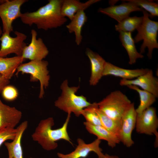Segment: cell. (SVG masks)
Instances as JSON below:
<instances>
[{"mask_svg": "<svg viewBox=\"0 0 158 158\" xmlns=\"http://www.w3.org/2000/svg\"><path fill=\"white\" fill-rule=\"evenodd\" d=\"M97 106V103H92L83 110L81 115L84 117L86 122L92 125L101 126L100 118L96 111Z\"/></svg>", "mask_w": 158, "mask_h": 158, "instance_id": "27", "label": "cell"}, {"mask_svg": "<svg viewBox=\"0 0 158 158\" xmlns=\"http://www.w3.org/2000/svg\"><path fill=\"white\" fill-rule=\"evenodd\" d=\"M28 126L27 121L22 123L16 128L17 132L14 139L11 142H6L4 145L8 153V158H23L21 145L23 134Z\"/></svg>", "mask_w": 158, "mask_h": 158, "instance_id": "18", "label": "cell"}, {"mask_svg": "<svg viewBox=\"0 0 158 158\" xmlns=\"http://www.w3.org/2000/svg\"><path fill=\"white\" fill-rule=\"evenodd\" d=\"M123 1H129L134 3L150 14L149 16L152 17L158 16V4L152 1L146 0H127Z\"/></svg>", "mask_w": 158, "mask_h": 158, "instance_id": "28", "label": "cell"}, {"mask_svg": "<svg viewBox=\"0 0 158 158\" xmlns=\"http://www.w3.org/2000/svg\"><path fill=\"white\" fill-rule=\"evenodd\" d=\"M78 145L73 151L67 154L58 152L57 155L59 158H85L91 152L95 153L98 158H103L104 154L99 145L101 140L97 138L92 142L86 143L82 139L79 138L77 139Z\"/></svg>", "mask_w": 158, "mask_h": 158, "instance_id": "12", "label": "cell"}, {"mask_svg": "<svg viewBox=\"0 0 158 158\" xmlns=\"http://www.w3.org/2000/svg\"><path fill=\"white\" fill-rule=\"evenodd\" d=\"M119 32L120 40L126 49L129 57V64H133L136 62L138 59L143 58V55L138 52L136 49L131 32Z\"/></svg>", "mask_w": 158, "mask_h": 158, "instance_id": "22", "label": "cell"}, {"mask_svg": "<svg viewBox=\"0 0 158 158\" xmlns=\"http://www.w3.org/2000/svg\"><path fill=\"white\" fill-rule=\"evenodd\" d=\"M31 33L30 42L24 48L21 56L24 59L30 61L43 60L49 54L48 48L41 38L37 39V33L35 30L32 29Z\"/></svg>", "mask_w": 158, "mask_h": 158, "instance_id": "11", "label": "cell"}, {"mask_svg": "<svg viewBox=\"0 0 158 158\" xmlns=\"http://www.w3.org/2000/svg\"><path fill=\"white\" fill-rule=\"evenodd\" d=\"M3 98L8 101H13L16 99L18 96L17 89L14 86L7 85L5 86L1 92Z\"/></svg>", "mask_w": 158, "mask_h": 158, "instance_id": "29", "label": "cell"}, {"mask_svg": "<svg viewBox=\"0 0 158 158\" xmlns=\"http://www.w3.org/2000/svg\"><path fill=\"white\" fill-rule=\"evenodd\" d=\"M17 132L16 128H7L0 130V147L2 144L7 140H13Z\"/></svg>", "mask_w": 158, "mask_h": 158, "instance_id": "30", "label": "cell"}, {"mask_svg": "<svg viewBox=\"0 0 158 158\" xmlns=\"http://www.w3.org/2000/svg\"><path fill=\"white\" fill-rule=\"evenodd\" d=\"M79 87V86L70 87L68 80H64L60 86L61 95L55 102V106L68 114L73 113L76 116H80L83 110L92 103L84 96L76 94Z\"/></svg>", "mask_w": 158, "mask_h": 158, "instance_id": "3", "label": "cell"}, {"mask_svg": "<svg viewBox=\"0 0 158 158\" xmlns=\"http://www.w3.org/2000/svg\"><path fill=\"white\" fill-rule=\"evenodd\" d=\"M143 19V16H129L115 25V30L119 32H132L139 27L142 22Z\"/></svg>", "mask_w": 158, "mask_h": 158, "instance_id": "25", "label": "cell"}, {"mask_svg": "<svg viewBox=\"0 0 158 158\" xmlns=\"http://www.w3.org/2000/svg\"><path fill=\"white\" fill-rule=\"evenodd\" d=\"M103 158H120L116 155H110L107 154H104Z\"/></svg>", "mask_w": 158, "mask_h": 158, "instance_id": "32", "label": "cell"}, {"mask_svg": "<svg viewBox=\"0 0 158 158\" xmlns=\"http://www.w3.org/2000/svg\"><path fill=\"white\" fill-rule=\"evenodd\" d=\"M121 86L133 85L141 87L158 97V79L153 75L152 69H148L144 74L130 80L121 79L119 82Z\"/></svg>", "mask_w": 158, "mask_h": 158, "instance_id": "13", "label": "cell"}, {"mask_svg": "<svg viewBox=\"0 0 158 158\" xmlns=\"http://www.w3.org/2000/svg\"><path fill=\"white\" fill-rule=\"evenodd\" d=\"M97 103L99 109L105 114L113 120L121 121L132 103L125 94L117 90L111 92Z\"/></svg>", "mask_w": 158, "mask_h": 158, "instance_id": "5", "label": "cell"}, {"mask_svg": "<svg viewBox=\"0 0 158 158\" xmlns=\"http://www.w3.org/2000/svg\"><path fill=\"white\" fill-rule=\"evenodd\" d=\"M148 69L143 68L134 69H124L106 61L104 66L103 76L111 75L121 78L123 79L130 80L144 74Z\"/></svg>", "mask_w": 158, "mask_h": 158, "instance_id": "17", "label": "cell"}, {"mask_svg": "<svg viewBox=\"0 0 158 158\" xmlns=\"http://www.w3.org/2000/svg\"><path fill=\"white\" fill-rule=\"evenodd\" d=\"M9 83V79L0 74V93L1 92L4 88L8 85Z\"/></svg>", "mask_w": 158, "mask_h": 158, "instance_id": "31", "label": "cell"}, {"mask_svg": "<svg viewBox=\"0 0 158 158\" xmlns=\"http://www.w3.org/2000/svg\"><path fill=\"white\" fill-rule=\"evenodd\" d=\"M127 2H124L119 5H112L105 8H99L98 11L114 19L119 23L129 17L131 12L142 11L143 9L133 3Z\"/></svg>", "mask_w": 158, "mask_h": 158, "instance_id": "14", "label": "cell"}, {"mask_svg": "<svg viewBox=\"0 0 158 158\" xmlns=\"http://www.w3.org/2000/svg\"><path fill=\"white\" fill-rule=\"evenodd\" d=\"M129 88L135 90L138 93L140 103L135 110L137 114H140L143 111L151 107L156 101L157 97L153 95L146 91L141 89L133 85L127 86Z\"/></svg>", "mask_w": 158, "mask_h": 158, "instance_id": "24", "label": "cell"}, {"mask_svg": "<svg viewBox=\"0 0 158 158\" xmlns=\"http://www.w3.org/2000/svg\"><path fill=\"white\" fill-rule=\"evenodd\" d=\"M142 12L143 14V20L137 29V34L133 39L135 43L143 40L139 53L142 54L144 53L145 49L147 48L148 52L147 56L150 59L152 58L154 49L158 48L157 40L158 22L150 19L149 15L144 9Z\"/></svg>", "mask_w": 158, "mask_h": 158, "instance_id": "4", "label": "cell"}, {"mask_svg": "<svg viewBox=\"0 0 158 158\" xmlns=\"http://www.w3.org/2000/svg\"><path fill=\"white\" fill-rule=\"evenodd\" d=\"M86 54L89 59L91 66V75L90 84L95 86L98 83L103 76L106 61L98 54L89 48L86 50Z\"/></svg>", "mask_w": 158, "mask_h": 158, "instance_id": "16", "label": "cell"}, {"mask_svg": "<svg viewBox=\"0 0 158 158\" xmlns=\"http://www.w3.org/2000/svg\"><path fill=\"white\" fill-rule=\"evenodd\" d=\"M71 114H68L66 121L61 128L52 129L54 125L52 117L41 120L32 134L33 140L37 141L44 150L50 151L56 149L58 145L56 141L63 140L72 144L67 132V127Z\"/></svg>", "mask_w": 158, "mask_h": 158, "instance_id": "2", "label": "cell"}, {"mask_svg": "<svg viewBox=\"0 0 158 158\" xmlns=\"http://www.w3.org/2000/svg\"><path fill=\"white\" fill-rule=\"evenodd\" d=\"M27 0H0V18L2 24L3 32L10 34L13 31L12 23L20 17L22 6Z\"/></svg>", "mask_w": 158, "mask_h": 158, "instance_id": "7", "label": "cell"}, {"mask_svg": "<svg viewBox=\"0 0 158 158\" xmlns=\"http://www.w3.org/2000/svg\"><path fill=\"white\" fill-rule=\"evenodd\" d=\"M16 36L12 37L9 33L3 32L0 37V57H5L8 55L14 54L21 56L23 50L27 45L24 41L27 36L18 31L14 32Z\"/></svg>", "mask_w": 158, "mask_h": 158, "instance_id": "8", "label": "cell"}, {"mask_svg": "<svg viewBox=\"0 0 158 158\" xmlns=\"http://www.w3.org/2000/svg\"><path fill=\"white\" fill-rule=\"evenodd\" d=\"M2 32V30L1 29V28L0 26V37H1V35L3 33Z\"/></svg>", "mask_w": 158, "mask_h": 158, "instance_id": "33", "label": "cell"}, {"mask_svg": "<svg viewBox=\"0 0 158 158\" xmlns=\"http://www.w3.org/2000/svg\"><path fill=\"white\" fill-rule=\"evenodd\" d=\"M87 130L90 134L94 135L100 140L106 141L108 145L113 148L120 143L118 138L101 126L95 125L86 121L84 122Z\"/></svg>", "mask_w": 158, "mask_h": 158, "instance_id": "20", "label": "cell"}, {"mask_svg": "<svg viewBox=\"0 0 158 158\" xmlns=\"http://www.w3.org/2000/svg\"><path fill=\"white\" fill-rule=\"evenodd\" d=\"M96 111L100 118L101 126L118 138L121 121L115 120L109 117L100 111L98 106Z\"/></svg>", "mask_w": 158, "mask_h": 158, "instance_id": "26", "label": "cell"}, {"mask_svg": "<svg viewBox=\"0 0 158 158\" xmlns=\"http://www.w3.org/2000/svg\"><path fill=\"white\" fill-rule=\"evenodd\" d=\"M158 119L155 108L150 107L137 114L135 128L139 133L158 136Z\"/></svg>", "mask_w": 158, "mask_h": 158, "instance_id": "9", "label": "cell"}, {"mask_svg": "<svg viewBox=\"0 0 158 158\" xmlns=\"http://www.w3.org/2000/svg\"><path fill=\"white\" fill-rule=\"evenodd\" d=\"M100 1L99 0H89L82 3L78 0H63L61 7V14L71 20L79 11L85 10L92 5Z\"/></svg>", "mask_w": 158, "mask_h": 158, "instance_id": "19", "label": "cell"}, {"mask_svg": "<svg viewBox=\"0 0 158 158\" xmlns=\"http://www.w3.org/2000/svg\"><path fill=\"white\" fill-rule=\"evenodd\" d=\"M63 0H49L45 5L32 12L22 13L20 17L24 24L35 25L38 29L45 31L60 27L67 21L61 12Z\"/></svg>", "mask_w": 158, "mask_h": 158, "instance_id": "1", "label": "cell"}, {"mask_svg": "<svg viewBox=\"0 0 158 158\" xmlns=\"http://www.w3.org/2000/svg\"><path fill=\"white\" fill-rule=\"evenodd\" d=\"M84 11V10H81L78 11L71 22L66 25L69 33H74L75 42L77 45H79L82 42V29L87 20V17Z\"/></svg>", "mask_w": 158, "mask_h": 158, "instance_id": "21", "label": "cell"}, {"mask_svg": "<svg viewBox=\"0 0 158 158\" xmlns=\"http://www.w3.org/2000/svg\"><path fill=\"white\" fill-rule=\"evenodd\" d=\"M22 116L20 111L4 104L0 99V130L7 128H15Z\"/></svg>", "mask_w": 158, "mask_h": 158, "instance_id": "15", "label": "cell"}, {"mask_svg": "<svg viewBox=\"0 0 158 158\" xmlns=\"http://www.w3.org/2000/svg\"><path fill=\"white\" fill-rule=\"evenodd\" d=\"M24 60L21 56L9 58L0 57V74L10 80L17 67Z\"/></svg>", "mask_w": 158, "mask_h": 158, "instance_id": "23", "label": "cell"}, {"mask_svg": "<svg viewBox=\"0 0 158 158\" xmlns=\"http://www.w3.org/2000/svg\"><path fill=\"white\" fill-rule=\"evenodd\" d=\"M48 62L46 61H30L25 63H22L17 67L16 75L21 73L22 74H29L30 75V81H39L40 83V98H43L44 95V89L49 86L50 80L49 71L47 69Z\"/></svg>", "mask_w": 158, "mask_h": 158, "instance_id": "6", "label": "cell"}, {"mask_svg": "<svg viewBox=\"0 0 158 158\" xmlns=\"http://www.w3.org/2000/svg\"><path fill=\"white\" fill-rule=\"evenodd\" d=\"M137 115L134 103H132L121 119L118 138L120 142H121L128 147H130L134 143L132 138V133L135 128Z\"/></svg>", "mask_w": 158, "mask_h": 158, "instance_id": "10", "label": "cell"}]
</instances>
